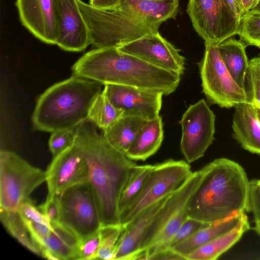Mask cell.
<instances>
[{
	"label": "cell",
	"mask_w": 260,
	"mask_h": 260,
	"mask_svg": "<svg viewBox=\"0 0 260 260\" xmlns=\"http://www.w3.org/2000/svg\"><path fill=\"white\" fill-rule=\"evenodd\" d=\"M95 48L119 47L158 32L162 23L175 19L179 0H121L113 10H104L78 0Z\"/></svg>",
	"instance_id": "6da1fadb"
},
{
	"label": "cell",
	"mask_w": 260,
	"mask_h": 260,
	"mask_svg": "<svg viewBox=\"0 0 260 260\" xmlns=\"http://www.w3.org/2000/svg\"><path fill=\"white\" fill-rule=\"evenodd\" d=\"M98 128L90 120H85L77 126L76 140L88 165L102 225L121 224V193L137 164L113 147Z\"/></svg>",
	"instance_id": "7a4b0ae2"
},
{
	"label": "cell",
	"mask_w": 260,
	"mask_h": 260,
	"mask_svg": "<svg viewBox=\"0 0 260 260\" xmlns=\"http://www.w3.org/2000/svg\"><path fill=\"white\" fill-rule=\"evenodd\" d=\"M73 76L103 85L135 87L168 95L177 88L180 76L157 68L117 47L95 48L85 53L72 66Z\"/></svg>",
	"instance_id": "3957f363"
},
{
	"label": "cell",
	"mask_w": 260,
	"mask_h": 260,
	"mask_svg": "<svg viewBox=\"0 0 260 260\" xmlns=\"http://www.w3.org/2000/svg\"><path fill=\"white\" fill-rule=\"evenodd\" d=\"M204 168L202 181L189 202L188 217L211 224L249 211L250 181L240 165L220 158Z\"/></svg>",
	"instance_id": "277c9868"
},
{
	"label": "cell",
	"mask_w": 260,
	"mask_h": 260,
	"mask_svg": "<svg viewBox=\"0 0 260 260\" xmlns=\"http://www.w3.org/2000/svg\"><path fill=\"white\" fill-rule=\"evenodd\" d=\"M102 85L73 75L52 85L38 99L32 115V128L52 133L77 126L88 119Z\"/></svg>",
	"instance_id": "5b68a950"
},
{
	"label": "cell",
	"mask_w": 260,
	"mask_h": 260,
	"mask_svg": "<svg viewBox=\"0 0 260 260\" xmlns=\"http://www.w3.org/2000/svg\"><path fill=\"white\" fill-rule=\"evenodd\" d=\"M204 168L193 172L168 199L147 231L135 259H150L166 249L170 241L188 217L191 197L199 186Z\"/></svg>",
	"instance_id": "8992f818"
},
{
	"label": "cell",
	"mask_w": 260,
	"mask_h": 260,
	"mask_svg": "<svg viewBox=\"0 0 260 260\" xmlns=\"http://www.w3.org/2000/svg\"><path fill=\"white\" fill-rule=\"evenodd\" d=\"M46 173L30 165L13 152L0 151V207L17 211L30 201V194L46 181Z\"/></svg>",
	"instance_id": "52a82bcc"
},
{
	"label": "cell",
	"mask_w": 260,
	"mask_h": 260,
	"mask_svg": "<svg viewBox=\"0 0 260 260\" xmlns=\"http://www.w3.org/2000/svg\"><path fill=\"white\" fill-rule=\"evenodd\" d=\"M186 161L168 159L152 166L133 202L120 215V224L125 226L142 210L175 192L191 175Z\"/></svg>",
	"instance_id": "ba28073f"
},
{
	"label": "cell",
	"mask_w": 260,
	"mask_h": 260,
	"mask_svg": "<svg viewBox=\"0 0 260 260\" xmlns=\"http://www.w3.org/2000/svg\"><path fill=\"white\" fill-rule=\"evenodd\" d=\"M205 47L204 56L198 66L203 92L208 102L226 108L249 102L245 90L236 83L225 67L217 46L205 42Z\"/></svg>",
	"instance_id": "9c48e42d"
},
{
	"label": "cell",
	"mask_w": 260,
	"mask_h": 260,
	"mask_svg": "<svg viewBox=\"0 0 260 260\" xmlns=\"http://www.w3.org/2000/svg\"><path fill=\"white\" fill-rule=\"evenodd\" d=\"M59 223L80 240L97 233L102 227L98 207L89 182L74 185L58 196Z\"/></svg>",
	"instance_id": "30bf717a"
},
{
	"label": "cell",
	"mask_w": 260,
	"mask_h": 260,
	"mask_svg": "<svg viewBox=\"0 0 260 260\" xmlns=\"http://www.w3.org/2000/svg\"><path fill=\"white\" fill-rule=\"evenodd\" d=\"M187 13L205 42L218 46L239 32L240 21L226 0H189Z\"/></svg>",
	"instance_id": "8fae6325"
},
{
	"label": "cell",
	"mask_w": 260,
	"mask_h": 260,
	"mask_svg": "<svg viewBox=\"0 0 260 260\" xmlns=\"http://www.w3.org/2000/svg\"><path fill=\"white\" fill-rule=\"evenodd\" d=\"M215 116L204 99L190 105L179 121L180 149L188 163L202 157L215 139Z\"/></svg>",
	"instance_id": "7c38bea8"
},
{
	"label": "cell",
	"mask_w": 260,
	"mask_h": 260,
	"mask_svg": "<svg viewBox=\"0 0 260 260\" xmlns=\"http://www.w3.org/2000/svg\"><path fill=\"white\" fill-rule=\"evenodd\" d=\"M46 173L48 196H59L74 185L89 182L88 165L76 138L72 146L53 157Z\"/></svg>",
	"instance_id": "4fadbf2b"
},
{
	"label": "cell",
	"mask_w": 260,
	"mask_h": 260,
	"mask_svg": "<svg viewBox=\"0 0 260 260\" xmlns=\"http://www.w3.org/2000/svg\"><path fill=\"white\" fill-rule=\"evenodd\" d=\"M117 48L123 52L180 76L184 72L185 58L159 32L145 35Z\"/></svg>",
	"instance_id": "5bb4252c"
},
{
	"label": "cell",
	"mask_w": 260,
	"mask_h": 260,
	"mask_svg": "<svg viewBox=\"0 0 260 260\" xmlns=\"http://www.w3.org/2000/svg\"><path fill=\"white\" fill-rule=\"evenodd\" d=\"M104 91L114 106L123 111V116H136L147 120L159 116L163 94L135 87L107 84Z\"/></svg>",
	"instance_id": "9a60e30c"
},
{
	"label": "cell",
	"mask_w": 260,
	"mask_h": 260,
	"mask_svg": "<svg viewBox=\"0 0 260 260\" xmlns=\"http://www.w3.org/2000/svg\"><path fill=\"white\" fill-rule=\"evenodd\" d=\"M58 37L56 44L62 49L80 52L91 45L90 32L78 0H55Z\"/></svg>",
	"instance_id": "2e32d148"
},
{
	"label": "cell",
	"mask_w": 260,
	"mask_h": 260,
	"mask_svg": "<svg viewBox=\"0 0 260 260\" xmlns=\"http://www.w3.org/2000/svg\"><path fill=\"white\" fill-rule=\"evenodd\" d=\"M22 24L36 38L56 45L58 37L56 7L55 0H16Z\"/></svg>",
	"instance_id": "e0dca14e"
},
{
	"label": "cell",
	"mask_w": 260,
	"mask_h": 260,
	"mask_svg": "<svg viewBox=\"0 0 260 260\" xmlns=\"http://www.w3.org/2000/svg\"><path fill=\"white\" fill-rule=\"evenodd\" d=\"M171 195L142 210L125 226L114 260L135 259L147 231Z\"/></svg>",
	"instance_id": "ac0fdd59"
},
{
	"label": "cell",
	"mask_w": 260,
	"mask_h": 260,
	"mask_svg": "<svg viewBox=\"0 0 260 260\" xmlns=\"http://www.w3.org/2000/svg\"><path fill=\"white\" fill-rule=\"evenodd\" d=\"M234 108L233 138L243 149L260 154V124L255 105L250 102L241 103Z\"/></svg>",
	"instance_id": "d6986e66"
},
{
	"label": "cell",
	"mask_w": 260,
	"mask_h": 260,
	"mask_svg": "<svg viewBox=\"0 0 260 260\" xmlns=\"http://www.w3.org/2000/svg\"><path fill=\"white\" fill-rule=\"evenodd\" d=\"M164 139L163 123L161 116L148 120L140 129L125 153L134 161H144L154 154Z\"/></svg>",
	"instance_id": "ffe728a7"
},
{
	"label": "cell",
	"mask_w": 260,
	"mask_h": 260,
	"mask_svg": "<svg viewBox=\"0 0 260 260\" xmlns=\"http://www.w3.org/2000/svg\"><path fill=\"white\" fill-rule=\"evenodd\" d=\"M248 218L243 213L235 226L188 255L186 260H215L235 244L250 229Z\"/></svg>",
	"instance_id": "44dd1931"
},
{
	"label": "cell",
	"mask_w": 260,
	"mask_h": 260,
	"mask_svg": "<svg viewBox=\"0 0 260 260\" xmlns=\"http://www.w3.org/2000/svg\"><path fill=\"white\" fill-rule=\"evenodd\" d=\"M240 215L231 216L211 223L199 230L171 249L182 259H186L188 255L234 228L237 223Z\"/></svg>",
	"instance_id": "7402d4cb"
},
{
	"label": "cell",
	"mask_w": 260,
	"mask_h": 260,
	"mask_svg": "<svg viewBox=\"0 0 260 260\" xmlns=\"http://www.w3.org/2000/svg\"><path fill=\"white\" fill-rule=\"evenodd\" d=\"M221 58L234 80L242 88H245V77L248 68L245 45L230 38L217 46Z\"/></svg>",
	"instance_id": "603a6c76"
},
{
	"label": "cell",
	"mask_w": 260,
	"mask_h": 260,
	"mask_svg": "<svg viewBox=\"0 0 260 260\" xmlns=\"http://www.w3.org/2000/svg\"><path fill=\"white\" fill-rule=\"evenodd\" d=\"M51 223L52 230L42 241L41 253L43 248H46L57 260L74 259L81 240L60 223Z\"/></svg>",
	"instance_id": "cb8c5ba5"
},
{
	"label": "cell",
	"mask_w": 260,
	"mask_h": 260,
	"mask_svg": "<svg viewBox=\"0 0 260 260\" xmlns=\"http://www.w3.org/2000/svg\"><path fill=\"white\" fill-rule=\"evenodd\" d=\"M148 120L136 116H123L102 131L110 144L125 154L137 134Z\"/></svg>",
	"instance_id": "d4e9b609"
},
{
	"label": "cell",
	"mask_w": 260,
	"mask_h": 260,
	"mask_svg": "<svg viewBox=\"0 0 260 260\" xmlns=\"http://www.w3.org/2000/svg\"><path fill=\"white\" fill-rule=\"evenodd\" d=\"M123 115V111L113 105L103 90L92 103L88 119L103 131Z\"/></svg>",
	"instance_id": "484cf974"
},
{
	"label": "cell",
	"mask_w": 260,
	"mask_h": 260,
	"mask_svg": "<svg viewBox=\"0 0 260 260\" xmlns=\"http://www.w3.org/2000/svg\"><path fill=\"white\" fill-rule=\"evenodd\" d=\"M1 221L9 231L20 243L32 252L41 255L40 247L32 239L18 211H0Z\"/></svg>",
	"instance_id": "4316f807"
},
{
	"label": "cell",
	"mask_w": 260,
	"mask_h": 260,
	"mask_svg": "<svg viewBox=\"0 0 260 260\" xmlns=\"http://www.w3.org/2000/svg\"><path fill=\"white\" fill-rule=\"evenodd\" d=\"M152 166L137 165L132 169L121 193L119 202L120 216L140 193Z\"/></svg>",
	"instance_id": "83f0119b"
},
{
	"label": "cell",
	"mask_w": 260,
	"mask_h": 260,
	"mask_svg": "<svg viewBox=\"0 0 260 260\" xmlns=\"http://www.w3.org/2000/svg\"><path fill=\"white\" fill-rule=\"evenodd\" d=\"M124 229L121 224L102 226L100 230V246L94 259L114 260Z\"/></svg>",
	"instance_id": "f1b7e54d"
},
{
	"label": "cell",
	"mask_w": 260,
	"mask_h": 260,
	"mask_svg": "<svg viewBox=\"0 0 260 260\" xmlns=\"http://www.w3.org/2000/svg\"><path fill=\"white\" fill-rule=\"evenodd\" d=\"M238 35L240 41L248 46L260 47V15L246 12L242 17Z\"/></svg>",
	"instance_id": "f546056e"
},
{
	"label": "cell",
	"mask_w": 260,
	"mask_h": 260,
	"mask_svg": "<svg viewBox=\"0 0 260 260\" xmlns=\"http://www.w3.org/2000/svg\"><path fill=\"white\" fill-rule=\"evenodd\" d=\"M249 102L260 107V57L249 61L245 77V88Z\"/></svg>",
	"instance_id": "4dcf8cb0"
},
{
	"label": "cell",
	"mask_w": 260,
	"mask_h": 260,
	"mask_svg": "<svg viewBox=\"0 0 260 260\" xmlns=\"http://www.w3.org/2000/svg\"><path fill=\"white\" fill-rule=\"evenodd\" d=\"M77 126L51 133L48 145L53 157L72 146L75 140Z\"/></svg>",
	"instance_id": "1f68e13d"
},
{
	"label": "cell",
	"mask_w": 260,
	"mask_h": 260,
	"mask_svg": "<svg viewBox=\"0 0 260 260\" xmlns=\"http://www.w3.org/2000/svg\"><path fill=\"white\" fill-rule=\"evenodd\" d=\"M210 224L188 217L172 238L165 250L173 248L199 230Z\"/></svg>",
	"instance_id": "d6a6232c"
},
{
	"label": "cell",
	"mask_w": 260,
	"mask_h": 260,
	"mask_svg": "<svg viewBox=\"0 0 260 260\" xmlns=\"http://www.w3.org/2000/svg\"><path fill=\"white\" fill-rule=\"evenodd\" d=\"M100 242V231L81 240L77 248L74 259H94L99 249Z\"/></svg>",
	"instance_id": "836d02e7"
},
{
	"label": "cell",
	"mask_w": 260,
	"mask_h": 260,
	"mask_svg": "<svg viewBox=\"0 0 260 260\" xmlns=\"http://www.w3.org/2000/svg\"><path fill=\"white\" fill-rule=\"evenodd\" d=\"M20 216L24 219L33 221L52 228L48 218L36 207L31 200L24 202L18 209Z\"/></svg>",
	"instance_id": "e575fe53"
},
{
	"label": "cell",
	"mask_w": 260,
	"mask_h": 260,
	"mask_svg": "<svg viewBox=\"0 0 260 260\" xmlns=\"http://www.w3.org/2000/svg\"><path fill=\"white\" fill-rule=\"evenodd\" d=\"M38 208L51 223L59 222L60 205L58 196H47L45 202Z\"/></svg>",
	"instance_id": "d590c367"
},
{
	"label": "cell",
	"mask_w": 260,
	"mask_h": 260,
	"mask_svg": "<svg viewBox=\"0 0 260 260\" xmlns=\"http://www.w3.org/2000/svg\"><path fill=\"white\" fill-rule=\"evenodd\" d=\"M21 218L32 239L40 247L41 250V246L42 241L52 230V228H50L42 223L24 219L22 217Z\"/></svg>",
	"instance_id": "8d00e7d4"
},
{
	"label": "cell",
	"mask_w": 260,
	"mask_h": 260,
	"mask_svg": "<svg viewBox=\"0 0 260 260\" xmlns=\"http://www.w3.org/2000/svg\"><path fill=\"white\" fill-rule=\"evenodd\" d=\"M249 210L252 212L254 220L260 218V188L254 179L249 182Z\"/></svg>",
	"instance_id": "74e56055"
},
{
	"label": "cell",
	"mask_w": 260,
	"mask_h": 260,
	"mask_svg": "<svg viewBox=\"0 0 260 260\" xmlns=\"http://www.w3.org/2000/svg\"><path fill=\"white\" fill-rule=\"evenodd\" d=\"M121 0H89V4L98 9L104 10H113L116 8Z\"/></svg>",
	"instance_id": "f35d334b"
},
{
	"label": "cell",
	"mask_w": 260,
	"mask_h": 260,
	"mask_svg": "<svg viewBox=\"0 0 260 260\" xmlns=\"http://www.w3.org/2000/svg\"><path fill=\"white\" fill-rule=\"evenodd\" d=\"M231 10L240 21L245 13L241 0H226Z\"/></svg>",
	"instance_id": "ab89813d"
},
{
	"label": "cell",
	"mask_w": 260,
	"mask_h": 260,
	"mask_svg": "<svg viewBox=\"0 0 260 260\" xmlns=\"http://www.w3.org/2000/svg\"><path fill=\"white\" fill-rule=\"evenodd\" d=\"M241 1L246 13L251 9L256 0H241Z\"/></svg>",
	"instance_id": "60d3db41"
},
{
	"label": "cell",
	"mask_w": 260,
	"mask_h": 260,
	"mask_svg": "<svg viewBox=\"0 0 260 260\" xmlns=\"http://www.w3.org/2000/svg\"><path fill=\"white\" fill-rule=\"evenodd\" d=\"M249 11L260 15V0H256L254 5Z\"/></svg>",
	"instance_id": "b9f144b4"
},
{
	"label": "cell",
	"mask_w": 260,
	"mask_h": 260,
	"mask_svg": "<svg viewBox=\"0 0 260 260\" xmlns=\"http://www.w3.org/2000/svg\"><path fill=\"white\" fill-rule=\"evenodd\" d=\"M255 226L253 229L260 236V218L255 219Z\"/></svg>",
	"instance_id": "7bdbcfd3"
},
{
	"label": "cell",
	"mask_w": 260,
	"mask_h": 260,
	"mask_svg": "<svg viewBox=\"0 0 260 260\" xmlns=\"http://www.w3.org/2000/svg\"><path fill=\"white\" fill-rule=\"evenodd\" d=\"M255 106L256 116H257V119L258 120V121H259V123L260 124V107L255 105Z\"/></svg>",
	"instance_id": "ee69618b"
},
{
	"label": "cell",
	"mask_w": 260,
	"mask_h": 260,
	"mask_svg": "<svg viewBox=\"0 0 260 260\" xmlns=\"http://www.w3.org/2000/svg\"><path fill=\"white\" fill-rule=\"evenodd\" d=\"M254 181L257 185V186L260 188V179H254Z\"/></svg>",
	"instance_id": "f6af8a7d"
},
{
	"label": "cell",
	"mask_w": 260,
	"mask_h": 260,
	"mask_svg": "<svg viewBox=\"0 0 260 260\" xmlns=\"http://www.w3.org/2000/svg\"><path fill=\"white\" fill-rule=\"evenodd\" d=\"M148 1H159L161 0H148Z\"/></svg>",
	"instance_id": "bcb514c9"
},
{
	"label": "cell",
	"mask_w": 260,
	"mask_h": 260,
	"mask_svg": "<svg viewBox=\"0 0 260 260\" xmlns=\"http://www.w3.org/2000/svg\"><path fill=\"white\" fill-rule=\"evenodd\" d=\"M258 48H259V53H258V56L260 57V47H258Z\"/></svg>",
	"instance_id": "7dc6e473"
}]
</instances>
